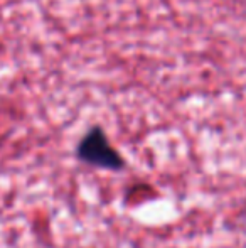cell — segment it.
<instances>
[{
	"label": "cell",
	"instance_id": "1",
	"mask_svg": "<svg viewBox=\"0 0 246 248\" xmlns=\"http://www.w3.org/2000/svg\"><path fill=\"white\" fill-rule=\"evenodd\" d=\"M76 155L88 166L106 170H122L125 159L108 142V137L100 127H95L79 140Z\"/></svg>",
	"mask_w": 246,
	"mask_h": 248
}]
</instances>
